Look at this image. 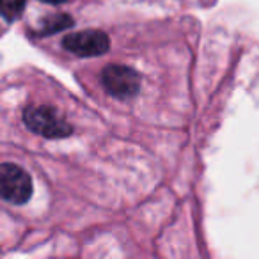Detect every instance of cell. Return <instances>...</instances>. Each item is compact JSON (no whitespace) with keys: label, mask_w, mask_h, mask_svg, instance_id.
<instances>
[{"label":"cell","mask_w":259,"mask_h":259,"mask_svg":"<svg viewBox=\"0 0 259 259\" xmlns=\"http://www.w3.org/2000/svg\"><path fill=\"white\" fill-rule=\"evenodd\" d=\"M23 121L30 132L47 139H61L73 134V126L55 108L47 105L27 107L23 112Z\"/></svg>","instance_id":"obj_1"},{"label":"cell","mask_w":259,"mask_h":259,"mask_svg":"<svg viewBox=\"0 0 259 259\" xmlns=\"http://www.w3.org/2000/svg\"><path fill=\"white\" fill-rule=\"evenodd\" d=\"M32 195V180L16 163H0V197L11 204H25Z\"/></svg>","instance_id":"obj_2"},{"label":"cell","mask_w":259,"mask_h":259,"mask_svg":"<svg viewBox=\"0 0 259 259\" xmlns=\"http://www.w3.org/2000/svg\"><path fill=\"white\" fill-rule=\"evenodd\" d=\"M101 83L114 98L128 100L141 89V75L128 66L110 64L101 71Z\"/></svg>","instance_id":"obj_3"},{"label":"cell","mask_w":259,"mask_h":259,"mask_svg":"<svg viewBox=\"0 0 259 259\" xmlns=\"http://www.w3.org/2000/svg\"><path fill=\"white\" fill-rule=\"evenodd\" d=\"M62 47L80 57H96L108 50L110 37L107 36V32L98 29L78 30V32L68 34L62 39Z\"/></svg>","instance_id":"obj_4"},{"label":"cell","mask_w":259,"mask_h":259,"mask_svg":"<svg viewBox=\"0 0 259 259\" xmlns=\"http://www.w3.org/2000/svg\"><path fill=\"white\" fill-rule=\"evenodd\" d=\"M27 0H0V15L8 22H15L25 9Z\"/></svg>","instance_id":"obj_5"},{"label":"cell","mask_w":259,"mask_h":259,"mask_svg":"<svg viewBox=\"0 0 259 259\" xmlns=\"http://www.w3.org/2000/svg\"><path fill=\"white\" fill-rule=\"evenodd\" d=\"M71 23H73V20L69 18L68 15H54V16H48L47 22H45L43 27L39 29V34H54V32H59V30L71 27Z\"/></svg>","instance_id":"obj_6"},{"label":"cell","mask_w":259,"mask_h":259,"mask_svg":"<svg viewBox=\"0 0 259 259\" xmlns=\"http://www.w3.org/2000/svg\"><path fill=\"white\" fill-rule=\"evenodd\" d=\"M43 2H50V4H61L64 0H43Z\"/></svg>","instance_id":"obj_7"}]
</instances>
